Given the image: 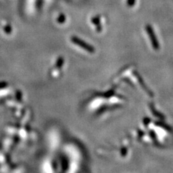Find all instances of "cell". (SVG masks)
<instances>
[{
    "label": "cell",
    "mask_w": 173,
    "mask_h": 173,
    "mask_svg": "<svg viewBox=\"0 0 173 173\" xmlns=\"http://www.w3.org/2000/svg\"><path fill=\"white\" fill-rule=\"evenodd\" d=\"M146 31H147V33L151 39V41H152V44L153 45V47H154V49L157 50L159 49V43L157 40V38L156 36H155L152 27L149 25H148L147 27H146Z\"/></svg>",
    "instance_id": "cell-1"
}]
</instances>
